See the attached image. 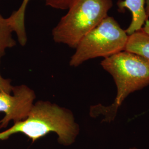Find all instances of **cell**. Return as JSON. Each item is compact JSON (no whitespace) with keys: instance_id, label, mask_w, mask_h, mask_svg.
<instances>
[{"instance_id":"1","label":"cell","mask_w":149,"mask_h":149,"mask_svg":"<svg viewBox=\"0 0 149 149\" xmlns=\"http://www.w3.org/2000/svg\"><path fill=\"white\" fill-rule=\"evenodd\" d=\"M51 133L57 135L59 144L69 146L75 142L80 128L69 109L50 102L39 101L34 103L25 119L0 132V141L20 133L34 142Z\"/></svg>"},{"instance_id":"2","label":"cell","mask_w":149,"mask_h":149,"mask_svg":"<svg viewBox=\"0 0 149 149\" xmlns=\"http://www.w3.org/2000/svg\"><path fill=\"white\" fill-rule=\"evenodd\" d=\"M101 65L113 78L117 96L108 106L98 104L91 107L90 116H102L104 122L110 123L115 119L119 108L130 94L149 85V60L124 50L104 58Z\"/></svg>"},{"instance_id":"3","label":"cell","mask_w":149,"mask_h":149,"mask_svg":"<svg viewBox=\"0 0 149 149\" xmlns=\"http://www.w3.org/2000/svg\"><path fill=\"white\" fill-rule=\"evenodd\" d=\"M112 6V0H74L54 28V40L75 49L87 34L106 18Z\"/></svg>"},{"instance_id":"4","label":"cell","mask_w":149,"mask_h":149,"mask_svg":"<svg viewBox=\"0 0 149 149\" xmlns=\"http://www.w3.org/2000/svg\"><path fill=\"white\" fill-rule=\"evenodd\" d=\"M128 38L117 22L107 16L81 40L71 58L70 66L77 67L90 59L106 58L124 51Z\"/></svg>"},{"instance_id":"5","label":"cell","mask_w":149,"mask_h":149,"mask_svg":"<svg viewBox=\"0 0 149 149\" xmlns=\"http://www.w3.org/2000/svg\"><path fill=\"white\" fill-rule=\"evenodd\" d=\"M35 99L34 91L26 85L14 86L11 93H0V112L5 114L0 120V128H7L11 121L16 123L25 119Z\"/></svg>"},{"instance_id":"6","label":"cell","mask_w":149,"mask_h":149,"mask_svg":"<svg viewBox=\"0 0 149 149\" xmlns=\"http://www.w3.org/2000/svg\"><path fill=\"white\" fill-rule=\"evenodd\" d=\"M146 0H125L119 1L117 5L121 10L128 9L132 15V21L125 32L128 36L141 29L148 17L145 11Z\"/></svg>"},{"instance_id":"7","label":"cell","mask_w":149,"mask_h":149,"mask_svg":"<svg viewBox=\"0 0 149 149\" xmlns=\"http://www.w3.org/2000/svg\"><path fill=\"white\" fill-rule=\"evenodd\" d=\"M125 51L136 54L149 60V36L140 29L129 36Z\"/></svg>"},{"instance_id":"8","label":"cell","mask_w":149,"mask_h":149,"mask_svg":"<svg viewBox=\"0 0 149 149\" xmlns=\"http://www.w3.org/2000/svg\"><path fill=\"white\" fill-rule=\"evenodd\" d=\"M29 1L23 0L21 6L18 10L13 12L8 18L13 32L16 33L18 40L22 46H24L27 43V34L25 28V13Z\"/></svg>"},{"instance_id":"9","label":"cell","mask_w":149,"mask_h":149,"mask_svg":"<svg viewBox=\"0 0 149 149\" xmlns=\"http://www.w3.org/2000/svg\"><path fill=\"white\" fill-rule=\"evenodd\" d=\"M13 31L8 18H5L0 15V56L2 57L6 50L12 48L16 42L12 37Z\"/></svg>"},{"instance_id":"10","label":"cell","mask_w":149,"mask_h":149,"mask_svg":"<svg viewBox=\"0 0 149 149\" xmlns=\"http://www.w3.org/2000/svg\"><path fill=\"white\" fill-rule=\"evenodd\" d=\"M74 0H46L47 5L56 9L66 10L74 2Z\"/></svg>"},{"instance_id":"11","label":"cell","mask_w":149,"mask_h":149,"mask_svg":"<svg viewBox=\"0 0 149 149\" xmlns=\"http://www.w3.org/2000/svg\"><path fill=\"white\" fill-rule=\"evenodd\" d=\"M0 56V59H1ZM14 86L11 84V80L6 79L2 76L0 74V93L6 92L11 93L13 91Z\"/></svg>"},{"instance_id":"12","label":"cell","mask_w":149,"mask_h":149,"mask_svg":"<svg viewBox=\"0 0 149 149\" xmlns=\"http://www.w3.org/2000/svg\"><path fill=\"white\" fill-rule=\"evenodd\" d=\"M141 29L144 31L145 33L148 34L149 36V19L146 20L144 24V26L141 28Z\"/></svg>"},{"instance_id":"13","label":"cell","mask_w":149,"mask_h":149,"mask_svg":"<svg viewBox=\"0 0 149 149\" xmlns=\"http://www.w3.org/2000/svg\"><path fill=\"white\" fill-rule=\"evenodd\" d=\"M145 11H146V16L149 17V0H146L145 1Z\"/></svg>"},{"instance_id":"14","label":"cell","mask_w":149,"mask_h":149,"mask_svg":"<svg viewBox=\"0 0 149 149\" xmlns=\"http://www.w3.org/2000/svg\"><path fill=\"white\" fill-rule=\"evenodd\" d=\"M129 149H138L136 148H135V147H133V148H129Z\"/></svg>"}]
</instances>
